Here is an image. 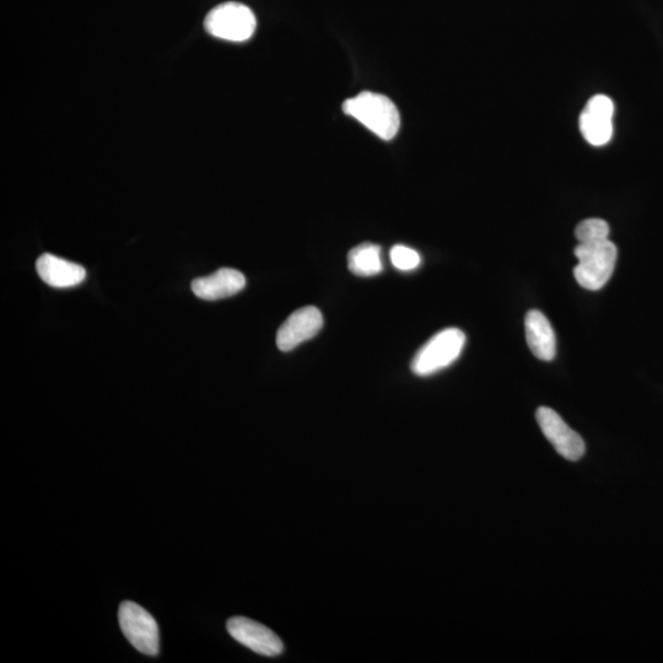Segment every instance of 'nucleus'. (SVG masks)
Returning a JSON list of instances; mask_svg holds the SVG:
<instances>
[{
	"label": "nucleus",
	"instance_id": "1",
	"mask_svg": "<svg viewBox=\"0 0 663 663\" xmlns=\"http://www.w3.org/2000/svg\"><path fill=\"white\" fill-rule=\"evenodd\" d=\"M343 111L384 140H392L401 128L400 111L387 96L364 91L344 101Z\"/></svg>",
	"mask_w": 663,
	"mask_h": 663
},
{
	"label": "nucleus",
	"instance_id": "2",
	"mask_svg": "<svg viewBox=\"0 0 663 663\" xmlns=\"http://www.w3.org/2000/svg\"><path fill=\"white\" fill-rule=\"evenodd\" d=\"M574 252L579 261L574 268L576 282L591 291L605 287L616 268L617 246L606 240L594 244H579Z\"/></svg>",
	"mask_w": 663,
	"mask_h": 663
},
{
	"label": "nucleus",
	"instance_id": "3",
	"mask_svg": "<svg viewBox=\"0 0 663 663\" xmlns=\"http://www.w3.org/2000/svg\"><path fill=\"white\" fill-rule=\"evenodd\" d=\"M465 344V333L458 328H447L436 333L415 354L411 364L413 373L418 376L439 373L460 358Z\"/></svg>",
	"mask_w": 663,
	"mask_h": 663
},
{
	"label": "nucleus",
	"instance_id": "4",
	"mask_svg": "<svg viewBox=\"0 0 663 663\" xmlns=\"http://www.w3.org/2000/svg\"><path fill=\"white\" fill-rule=\"evenodd\" d=\"M255 14L245 4L224 3L210 10L204 28L209 35L231 42H245L255 34Z\"/></svg>",
	"mask_w": 663,
	"mask_h": 663
},
{
	"label": "nucleus",
	"instance_id": "5",
	"mask_svg": "<svg viewBox=\"0 0 663 663\" xmlns=\"http://www.w3.org/2000/svg\"><path fill=\"white\" fill-rule=\"evenodd\" d=\"M122 633L138 651L148 656H156L160 650L158 623L152 614L137 603L123 602L118 611Z\"/></svg>",
	"mask_w": 663,
	"mask_h": 663
},
{
	"label": "nucleus",
	"instance_id": "6",
	"mask_svg": "<svg viewBox=\"0 0 663 663\" xmlns=\"http://www.w3.org/2000/svg\"><path fill=\"white\" fill-rule=\"evenodd\" d=\"M536 418L542 433L559 455L569 461H579L584 456L586 451L584 440L557 412L548 407H541L538 408Z\"/></svg>",
	"mask_w": 663,
	"mask_h": 663
},
{
	"label": "nucleus",
	"instance_id": "7",
	"mask_svg": "<svg viewBox=\"0 0 663 663\" xmlns=\"http://www.w3.org/2000/svg\"><path fill=\"white\" fill-rule=\"evenodd\" d=\"M228 632L233 639L239 641L246 648L268 657H276L283 654L284 645L279 636L263 624L252 621L245 617L229 619L226 624Z\"/></svg>",
	"mask_w": 663,
	"mask_h": 663
},
{
	"label": "nucleus",
	"instance_id": "8",
	"mask_svg": "<svg viewBox=\"0 0 663 663\" xmlns=\"http://www.w3.org/2000/svg\"><path fill=\"white\" fill-rule=\"evenodd\" d=\"M613 101L605 95H597L587 102L580 116L582 136L595 147L606 145L613 136Z\"/></svg>",
	"mask_w": 663,
	"mask_h": 663
},
{
	"label": "nucleus",
	"instance_id": "9",
	"mask_svg": "<svg viewBox=\"0 0 663 663\" xmlns=\"http://www.w3.org/2000/svg\"><path fill=\"white\" fill-rule=\"evenodd\" d=\"M322 326L321 311L315 306L303 307L291 314L280 326L277 333V347L282 352H291L301 343L314 338Z\"/></svg>",
	"mask_w": 663,
	"mask_h": 663
},
{
	"label": "nucleus",
	"instance_id": "10",
	"mask_svg": "<svg viewBox=\"0 0 663 663\" xmlns=\"http://www.w3.org/2000/svg\"><path fill=\"white\" fill-rule=\"evenodd\" d=\"M245 287L244 274L231 268H221L208 277L194 279L191 284L194 295L206 301L230 298Z\"/></svg>",
	"mask_w": 663,
	"mask_h": 663
},
{
	"label": "nucleus",
	"instance_id": "11",
	"mask_svg": "<svg viewBox=\"0 0 663 663\" xmlns=\"http://www.w3.org/2000/svg\"><path fill=\"white\" fill-rule=\"evenodd\" d=\"M36 269L43 282L58 289L77 287L86 278V271L82 266L62 260L51 253H45L37 260Z\"/></svg>",
	"mask_w": 663,
	"mask_h": 663
},
{
	"label": "nucleus",
	"instance_id": "12",
	"mask_svg": "<svg viewBox=\"0 0 663 663\" xmlns=\"http://www.w3.org/2000/svg\"><path fill=\"white\" fill-rule=\"evenodd\" d=\"M526 341L536 358L552 361L557 354V338L551 322L541 311H528L525 318Z\"/></svg>",
	"mask_w": 663,
	"mask_h": 663
},
{
	"label": "nucleus",
	"instance_id": "13",
	"mask_svg": "<svg viewBox=\"0 0 663 663\" xmlns=\"http://www.w3.org/2000/svg\"><path fill=\"white\" fill-rule=\"evenodd\" d=\"M349 271L359 277H374L384 271L381 247L365 242L348 253Z\"/></svg>",
	"mask_w": 663,
	"mask_h": 663
},
{
	"label": "nucleus",
	"instance_id": "14",
	"mask_svg": "<svg viewBox=\"0 0 663 663\" xmlns=\"http://www.w3.org/2000/svg\"><path fill=\"white\" fill-rule=\"evenodd\" d=\"M575 236L579 244L606 241L609 236V225L602 219H587L576 226Z\"/></svg>",
	"mask_w": 663,
	"mask_h": 663
},
{
	"label": "nucleus",
	"instance_id": "15",
	"mask_svg": "<svg viewBox=\"0 0 663 663\" xmlns=\"http://www.w3.org/2000/svg\"><path fill=\"white\" fill-rule=\"evenodd\" d=\"M390 256L393 266L402 272L414 271L422 262V258H420L417 251L403 245L393 246Z\"/></svg>",
	"mask_w": 663,
	"mask_h": 663
}]
</instances>
